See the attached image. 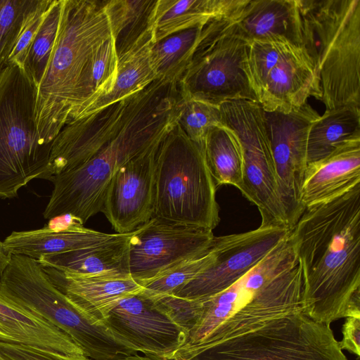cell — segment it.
<instances>
[{
	"instance_id": "obj_7",
	"label": "cell",
	"mask_w": 360,
	"mask_h": 360,
	"mask_svg": "<svg viewBox=\"0 0 360 360\" xmlns=\"http://www.w3.org/2000/svg\"><path fill=\"white\" fill-rule=\"evenodd\" d=\"M240 11L205 25L191 61L178 81L183 97L218 106L233 100L258 103L248 75L250 43L236 24Z\"/></svg>"
},
{
	"instance_id": "obj_8",
	"label": "cell",
	"mask_w": 360,
	"mask_h": 360,
	"mask_svg": "<svg viewBox=\"0 0 360 360\" xmlns=\"http://www.w3.org/2000/svg\"><path fill=\"white\" fill-rule=\"evenodd\" d=\"M0 289L62 330L91 360H113L129 354L53 283L35 259L11 255L0 277Z\"/></svg>"
},
{
	"instance_id": "obj_9",
	"label": "cell",
	"mask_w": 360,
	"mask_h": 360,
	"mask_svg": "<svg viewBox=\"0 0 360 360\" xmlns=\"http://www.w3.org/2000/svg\"><path fill=\"white\" fill-rule=\"evenodd\" d=\"M330 326L300 310L203 348L190 360H347Z\"/></svg>"
},
{
	"instance_id": "obj_2",
	"label": "cell",
	"mask_w": 360,
	"mask_h": 360,
	"mask_svg": "<svg viewBox=\"0 0 360 360\" xmlns=\"http://www.w3.org/2000/svg\"><path fill=\"white\" fill-rule=\"evenodd\" d=\"M302 267L288 234L232 285L200 300L198 321L168 360H190L203 348L247 333L267 320L302 310Z\"/></svg>"
},
{
	"instance_id": "obj_30",
	"label": "cell",
	"mask_w": 360,
	"mask_h": 360,
	"mask_svg": "<svg viewBox=\"0 0 360 360\" xmlns=\"http://www.w3.org/2000/svg\"><path fill=\"white\" fill-rule=\"evenodd\" d=\"M62 2L63 0H52L27 53L23 68L37 88L44 76L53 51L60 23Z\"/></svg>"
},
{
	"instance_id": "obj_38",
	"label": "cell",
	"mask_w": 360,
	"mask_h": 360,
	"mask_svg": "<svg viewBox=\"0 0 360 360\" xmlns=\"http://www.w3.org/2000/svg\"><path fill=\"white\" fill-rule=\"evenodd\" d=\"M11 255L7 252L3 245V241L0 240V277L9 263Z\"/></svg>"
},
{
	"instance_id": "obj_13",
	"label": "cell",
	"mask_w": 360,
	"mask_h": 360,
	"mask_svg": "<svg viewBox=\"0 0 360 360\" xmlns=\"http://www.w3.org/2000/svg\"><path fill=\"white\" fill-rule=\"evenodd\" d=\"M264 114L278 193L290 230L304 211L301 193L307 167L308 133L320 115L307 102L289 113Z\"/></svg>"
},
{
	"instance_id": "obj_20",
	"label": "cell",
	"mask_w": 360,
	"mask_h": 360,
	"mask_svg": "<svg viewBox=\"0 0 360 360\" xmlns=\"http://www.w3.org/2000/svg\"><path fill=\"white\" fill-rule=\"evenodd\" d=\"M134 231L128 233H105L85 228L73 219L59 228L49 226L34 230L13 231L4 239L3 245L11 255L38 259L44 256L125 240L130 238Z\"/></svg>"
},
{
	"instance_id": "obj_11",
	"label": "cell",
	"mask_w": 360,
	"mask_h": 360,
	"mask_svg": "<svg viewBox=\"0 0 360 360\" xmlns=\"http://www.w3.org/2000/svg\"><path fill=\"white\" fill-rule=\"evenodd\" d=\"M258 103L265 112L289 113L310 96L321 101L317 69L303 46L280 43L267 50L250 78Z\"/></svg>"
},
{
	"instance_id": "obj_26",
	"label": "cell",
	"mask_w": 360,
	"mask_h": 360,
	"mask_svg": "<svg viewBox=\"0 0 360 360\" xmlns=\"http://www.w3.org/2000/svg\"><path fill=\"white\" fill-rule=\"evenodd\" d=\"M205 160L217 185L242 186L243 162L235 135L222 124L210 129L203 143Z\"/></svg>"
},
{
	"instance_id": "obj_32",
	"label": "cell",
	"mask_w": 360,
	"mask_h": 360,
	"mask_svg": "<svg viewBox=\"0 0 360 360\" xmlns=\"http://www.w3.org/2000/svg\"><path fill=\"white\" fill-rule=\"evenodd\" d=\"M39 0H0V68L14 48L22 26Z\"/></svg>"
},
{
	"instance_id": "obj_25",
	"label": "cell",
	"mask_w": 360,
	"mask_h": 360,
	"mask_svg": "<svg viewBox=\"0 0 360 360\" xmlns=\"http://www.w3.org/2000/svg\"><path fill=\"white\" fill-rule=\"evenodd\" d=\"M358 136H360L359 106L348 105L326 110L309 130L307 165L326 157L343 143Z\"/></svg>"
},
{
	"instance_id": "obj_29",
	"label": "cell",
	"mask_w": 360,
	"mask_h": 360,
	"mask_svg": "<svg viewBox=\"0 0 360 360\" xmlns=\"http://www.w3.org/2000/svg\"><path fill=\"white\" fill-rule=\"evenodd\" d=\"M214 257L213 240L212 245L203 252L176 264L154 278L139 283L143 288L140 294L151 301L171 295L209 266Z\"/></svg>"
},
{
	"instance_id": "obj_18",
	"label": "cell",
	"mask_w": 360,
	"mask_h": 360,
	"mask_svg": "<svg viewBox=\"0 0 360 360\" xmlns=\"http://www.w3.org/2000/svg\"><path fill=\"white\" fill-rule=\"evenodd\" d=\"M360 184V136L351 139L326 157L307 165L301 202L307 207L329 201Z\"/></svg>"
},
{
	"instance_id": "obj_33",
	"label": "cell",
	"mask_w": 360,
	"mask_h": 360,
	"mask_svg": "<svg viewBox=\"0 0 360 360\" xmlns=\"http://www.w3.org/2000/svg\"><path fill=\"white\" fill-rule=\"evenodd\" d=\"M117 73L118 58L111 37L98 48L94 57L92 82L96 94L95 101L112 89Z\"/></svg>"
},
{
	"instance_id": "obj_10",
	"label": "cell",
	"mask_w": 360,
	"mask_h": 360,
	"mask_svg": "<svg viewBox=\"0 0 360 360\" xmlns=\"http://www.w3.org/2000/svg\"><path fill=\"white\" fill-rule=\"evenodd\" d=\"M219 109L221 124L235 135L241 151L240 191L257 207L261 223L288 228L278 193L264 110L259 103L248 100L226 101Z\"/></svg>"
},
{
	"instance_id": "obj_1",
	"label": "cell",
	"mask_w": 360,
	"mask_h": 360,
	"mask_svg": "<svg viewBox=\"0 0 360 360\" xmlns=\"http://www.w3.org/2000/svg\"><path fill=\"white\" fill-rule=\"evenodd\" d=\"M289 238L302 271L303 313L329 325L360 317V184L306 208Z\"/></svg>"
},
{
	"instance_id": "obj_16",
	"label": "cell",
	"mask_w": 360,
	"mask_h": 360,
	"mask_svg": "<svg viewBox=\"0 0 360 360\" xmlns=\"http://www.w3.org/2000/svg\"><path fill=\"white\" fill-rule=\"evenodd\" d=\"M159 146L120 166L110 183L102 212L117 233H131L153 217Z\"/></svg>"
},
{
	"instance_id": "obj_35",
	"label": "cell",
	"mask_w": 360,
	"mask_h": 360,
	"mask_svg": "<svg viewBox=\"0 0 360 360\" xmlns=\"http://www.w3.org/2000/svg\"><path fill=\"white\" fill-rule=\"evenodd\" d=\"M51 1L52 0H39L37 6L27 18L6 64L13 63L22 68H24L28 49L46 16Z\"/></svg>"
},
{
	"instance_id": "obj_36",
	"label": "cell",
	"mask_w": 360,
	"mask_h": 360,
	"mask_svg": "<svg viewBox=\"0 0 360 360\" xmlns=\"http://www.w3.org/2000/svg\"><path fill=\"white\" fill-rule=\"evenodd\" d=\"M0 360H73L23 345L0 342ZM84 360H91L88 358Z\"/></svg>"
},
{
	"instance_id": "obj_22",
	"label": "cell",
	"mask_w": 360,
	"mask_h": 360,
	"mask_svg": "<svg viewBox=\"0 0 360 360\" xmlns=\"http://www.w3.org/2000/svg\"><path fill=\"white\" fill-rule=\"evenodd\" d=\"M131 237L120 241L44 256L37 260L43 267L79 276H131L129 267V242Z\"/></svg>"
},
{
	"instance_id": "obj_23",
	"label": "cell",
	"mask_w": 360,
	"mask_h": 360,
	"mask_svg": "<svg viewBox=\"0 0 360 360\" xmlns=\"http://www.w3.org/2000/svg\"><path fill=\"white\" fill-rule=\"evenodd\" d=\"M248 0H157L152 18L153 42L172 34L238 13Z\"/></svg>"
},
{
	"instance_id": "obj_15",
	"label": "cell",
	"mask_w": 360,
	"mask_h": 360,
	"mask_svg": "<svg viewBox=\"0 0 360 360\" xmlns=\"http://www.w3.org/2000/svg\"><path fill=\"white\" fill-rule=\"evenodd\" d=\"M101 325L129 351L166 360L186 340L181 330L140 293L121 300Z\"/></svg>"
},
{
	"instance_id": "obj_12",
	"label": "cell",
	"mask_w": 360,
	"mask_h": 360,
	"mask_svg": "<svg viewBox=\"0 0 360 360\" xmlns=\"http://www.w3.org/2000/svg\"><path fill=\"white\" fill-rule=\"evenodd\" d=\"M289 232L283 226L261 223L250 231L215 236L213 262L172 294L203 300L224 291L264 259Z\"/></svg>"
},
{
	"instance_id": "obj_4",
	"label": "cell",
	"mask_w": 360,
	"mask_h": 360,
	"mask_svg": "<svg viewBox=\"0 0 360 360\" xmlns=\"http://www.w3.org/2000/svg\"><path fill=\"white\" fill-rule=\"evenodd\" d=\"M326 110L360 105V0H297Z\"/></svg>"
},
{
	"instance_id": "obj_19",
	"label": "cell",
	"mask_w": 360,
	"mask_h": 360,
	"mask_svg": "<svg viewBox=\"0 0 360 360\" xmlns=\"http://www.w3.org/2000/svg\"><path fill=\"white\" fill-rule=\"evenodd\" d=\"M43 269L53 283L100 326L121 300L143 289L131 276L84 277L52 268Z\"/></svg>"
},
{
	"instance_id": "obj_37",
	"label": "cell",
	"mask_w": 360,
	"mask_h": 360,
	"mask_svg": "<svg viewBox=\"0 0 360 360\" xmlns=\"http://www.w3.org/2000/svg\"><path fill=\"white\" fill-rule=\"evenodd\" d=\"M342 339L338 341L340 348L360 356V317L349 316L342 327Z\"/></svg>"
},
{
	"instance_id": "obj_6",
	"label": "cell",
	"mask_w": 360,
	"mask_h": 360,
	"mask_svg": "<svg viewBox=\"0 0 360 360\" xmlns=\"http://www.w3.org/2000/svg\"><path fill=\"white\" fill-rule=\"evenodd\" d=\"M37 88L13 63L0 68V198H11L30 181L46 178L51 144L39 139L35 121Z\"/></svg>"
},
{
	"instance_id": "obj_24",
	"label": "cell",
	"mask_w": 360,
	"mask_h": 360,
	"mask_svg": "<svg viewBox=\"0 0 360 360\" xmlns=\"http://www.w3.org/2000/svg\"><path fill=\"white\" fill-rule=\"evenodd\" d=\"M157 0L104 1L118 61L153 43L152 18Z\"/></svg>"
},
{
	"instance_id": "obj_17",
	"label": "cell",
	"mask_w": 360,
	"mask_h": 360,
	"mask_svg": "<svg viewBox=\"0 0 360 360\" xmlns=\"http://www.w3.org/2000/svg\"><path fill=\"white\" fill-rule=\"evenodd\" d=\"M0 342L23 345L73 360L87 358L62 330L39 312L1 289Z\"/></svg>"
},
{
	"instance_id": "obj_39",
	"label": "cell",
	"mask_w": 360,
	"mask_h": 360,
	"mask_svg": "<svg viewBox=\"0 0 360 360\" xmlns=\"http://www.w3.org/2000/svg\"><path fill=\"white\" fill-rule=\"evenodd\" d=\"M113 360H166L162 357L146 354L145 356L138 355V354H132V355H125L123 356H120L117 359Z\"/></svg>"
},
{
	"instance_id": "obj_28",
	"label": "cell",
	"mask_w": 360,
	"mask_h": 360,
	"mask_svg": "<svg viewBox=\"0 0 360 360\" xmlns=\"http://www.w3.org/2000/svg\"><path fill=\"white\" fill-rule=\"evenodd\" d=\"M151 44L141 46L118 61V73L112 89L95 101L82 116L132 95L158 79L150 63Z\"/></svg>"
},
{
	"instance_id": "obj_21",
	"label": "cell",
	"mask_w": 360,
	"mask_h": 360,
	"mask_svg": "<svg viewBox=\"0 0 360 360\" xmlns=\"http://www.w3.org/2000/svg\"><path fill=\"white\" fill-rule=\"evenodd\" d=\"M236 24L249 43L274 41L303 46L297 0H248Z\"/></svg>"
},
{
	"instance_id": "obj_14",
	"label": "cell",
	"mask_w": 360,
	"mask_h": 360,
	"mask_svg": "<svg viewBox=\"0 0 360 360\" xmlns=\"http://www.w3.org/2000/svg\"><path fill=\"white\" fill-rule=\"evenodd\" d=\"M214 238L211 230L153 217L129 240V273L139 283L149 280L203 252Z\"/></svg>"
},
{
	"instance_id": "obj_5",
	"label": "cell",
	"mask_w": 360,
	"mask_h": 360,
	"mask_svg": "<svg viewBox=\"0 0 360 360\" xmlns=\"http://www.w3.org/2000/svg\"><path fill=\"white\" fill-rule=\"evenodd\" d=\"M217 187L203 146L176 124L157 152L153 217L213 231L220 221Z\"/></svg>"
},
{
	"instance_id": "obj_3",
	"label": "cell",
	"mask_w": 360,
	"mask_h": 360,
	"mask_svg": "<svg viewBox=\"0 0 360 360\" xmlns=\"http://www.w3.org/2000/svg\"><path fill=\"white\" fill-rule=\"evenodd\" d=\"M111 37L104 0H63L54 46L36 97L35 121L43 144H51L95 101L93 60Z\"/></svg>"
},
{
	"instance_id": "obj_31",
	"label": "cell",
	"mask_w": 360,
	"mask_h": 360,
	"mask_svg": "<svg viewBox=\"0 0 360 360\" xmlns=\"http://www.w3.org/2000/svg\"><path fill=\"white\" fill-rule=\"evenodd\" d=\"M177 124L188 137L203 146L210 129L221 124L219 106L183 97Z\"/></svg>"
},
{
	"instance_id": "obj_27",
	"label": "cell",
	"mask_w": 360,
	"mask_h": 360,
	"mask_svg": "<svg viewBox=\"0 0 360 360\" xmlns=\"http://www.w3.org/2000/svg\"><path fill=\"white\" fill-rule=\"evenodd\" d=\"M205 24L172 34L151 44L150 63L158 78L178 82L191 61Z\"/></svg>"
},
{
	"instance_id": "obj_34",
	"label": "cell",
	"mask_w": 360,
	"mask_h": 360,
	"mask_svg": "<svg viewBox=\"0 0 360 360\" xmlns=\"http://www.w3.org/2000/svg\"><path fill=\"white\" fill-rule=\"evenodd\" d=\"M151 302L181 330L186 339L201 314L202 302L200 300L186 299L171 294Z\"/></svg>"
}]
</instances>
